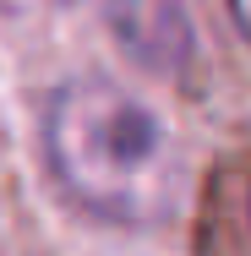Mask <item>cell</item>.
Segmentation results:
<instances>
[{
    "label": "cell",
    "instance_id": "cell-3",
    "mask_svg": "<svg viewBox=\"0 0 251 256\" xmlns=\"http://www.w3.org/2000/svg\"><path fill=\"white\" fill-rule=\"evenodd\" d=\"M224 6H229V16H235V28H240V33L251 38V0H224Z\"/></svg>",
    "mask_w": 251,
    "mask_h": 256
},
{
    "label": "cell",
    "instance_id": "cell-2",
    "mask_svg": "<svg viewBox=\"0 0 251 256\" xmlns=\"http://www.w3.org/2000/svg\"><path fill=\"white\" fill-rule=\"evenodd\" d=\"M109 28L120 38V50L158 76H180L197 54V33H191V16L180 0H115Z\"/></svg>",
    "mask_w": 251,
    "mask_h": 256
},
{
    "label": "cell",
    "instance_id": "cell-1",
    "mask_svg": "<svg viewBox=\"0 0 251 256\" xmlns=\"http://www.w3.org/2000/svg\"><path fill=\"white\" fill-rule=\"evenodd\" d=\"M44 153L55 186L93 218L148 224L175 207L180 164L164 120L104 76L55 88L44 109Z\"/></svg>",
    "mask_w": 251,
    "mask_h": 256
}]
</instances>
